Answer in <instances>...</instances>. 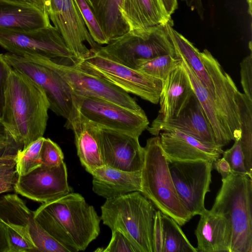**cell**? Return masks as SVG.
Wrapping results in <instances>:
<instances>
[{"label": "cell", "mask_w": 252, "mask_h": 252, "mask_svg": "<svg viewBox=\"0 0 252 252\" xmlns=\"http://www.w3.org/2000/svg\"><path fill=\"white\" fill-rule=\"evenodd\" d=\"M49 103L40 86L11 67L0 122L17 146L24 148L43 137Z\"/></svg>", "instance_id": "cell-1"}, {"label": "cell", "mask_w": 252, "mask_h": 252, "mask_svg": "<svg viewBox=\"0 0 252 252\" xmlns=\"http://www.w3.org/2000/svg\"><path fill=\"white\" fill-rule=\"evenodd\" d=\"M34 212L42 228L70 252L85 250L100 233V217L78 193L42 203Z\"/></svg>", "instance_id": "cell-2"}, {"label": "cell", "mask_w": 252, "mask_h": 252, "mask_svg": "<svg viewBox=\"0 0 252 252\" xmlns=\"http://www.w3.org/2000/svg\"><path fill=\"white\" fill-rule=\"evenodd\" d=\"M154 206L141 192H131L106 199L101 220L111 231L123 233L139 252H154Z\"/></svg>", "instance_id": "cell-3"}, {"label": "cell", "mask_w": 252, "mask_h": 252, "mask_svg": "<svg viewBox=\"0 0 252 252\" xmlns=\"http://www.w3.org/2000/svg\"><path fill=\"white\" fill-rule=\"evenodd\" d=\"M141 170V193L162 213L184 225L192 218L182 205L175 189L159 136L147 139Z\"/></svg>", "instance_id": "cell-4"}, {"label": "cell", "mask_w": 252, "mask_h": 252, "mask_svg": "<svg viewBox=\"0 0 252 252\" xmlns=\"http://www.w3.org/2000/svg\"><path fill=\"white\" fill-rule=\"evenodd\" d=\"M221 181L210 210L230 221L231 252H252V178L231 172Z\"/></svg>", "instance_id": "cell-5"}, {"label": "cell", "mask_w": 252, "mask_h": 252, "mask_svg": "<svg viewBox=\"0 0 252 252\" xmlns=\"http://www.w3.org/2000/svg\"><path fill=\"white\" fill-rule=\"evenodd\" d=\"M167 24L129 31L99 49L111 58L133 69L137 61L140 59L165 55L179 59L169 35Z\"/></svg>", "instance_id": "cell-6"}, {"label": "cell", "mask_w": 252, "mask_h": 252, "mask_svg": "<svg viewBox=\"0 0 252 252\" xmlns=\"http://www.w3.org/2000/svg\"><path fill=\"white\" fill-rule=\"evenodd\" d=\"M73 101L72 114L66 123L78 120L138 137L149 125L143 110H134L101 98L73 94Z\"/></svg>", "instance_id": "cell-7"}, {"label": "cell", "mask_w": 252, "mask_h": 252, "mask_svg": "<svg viewBox=\"0 0 252 252\" xmlns=\"http://www.w3.org/2000/svg\"><path fill=\"white\" fill-rule=\"evenodd\" d=\"M32 56L56 71L73 94L101 98L134 110H143L128 93L84 68L77 59H50Z\"/></svg>", "instance_id": "cell-8"}, {"label": "cell", "mask_w": 252, "mask_h": 252, "mask_svg": "<svg viewBox=\"0 0 252 252\" xmlns=\"http://www.w3.org/2000/svg\"><path fill=\"white\" fill-rule=\"evenodd\" d=\"M99 48L90 49L89 55L79 61L81 66L128 94L153 104L159 102L162 87L161 80L119 63Z\"/></svg>", "instance_id": "cell-9"}, {"label": "cell", "mask_w": 252, "mask_h": 252, "mask_svg": "<svg viewBox=\"0 0 252 252\" xmlns=\"http://www.w3.org/2000/svg\"><path fill=\"white\" fill-rule=\"evenodd\" d=\"M3 57L13 69L28 76L43 90L49 109L67 121L73 110V93L68 84L53 69L32 55L21 56L7 52Z\"/></svg>", "instance_id": "cell-10"}, {"label": "cell", "mask_w": 252, "mask_h": 252, "mask_svg": "<svg viewBox=\"0 0 252 252\" xmlns=\"http://www.w3.org/2000/svg\"><path fill=\"white\" fill-rule=\"evenodd\" d=\"M167 160L182 205L192 217L200 215L206 209L205 198L210 191L213 162L204 160Z\"/></svg>", "instance_id": "cell-11"}, {"label": "cell", "mask_w": 252, "mask_h": 252, "mask_svg": "<svg viewBox=\"0 0 252 252\" xmlns=\"http://www.w3.org/2000/svg\"><path fill=\"white\" fill-rule=\"evenodd\" d=\"M0 46L8 52L50 59H77L59 31L51 24L32 31L0 28Z\"/></svg>", "instance_id": "cell-12"}, {"label": "cell", "mask_w": 252, "mask_h": 252, "mask_svg": "<svg viewBox=\"0 0 252 252\" xmlns=\"http://www.w3.org/2000/svg\"><path fill=\"white\" fill-rule=\"evenodd\" d=\"M0 221L20 235L33 252H70L42 228L34 212L16 194L0 197Z\"/></svg>", "instance_id": "cell-13"}, {"label": "cell", "mask_w": 252, "mask_h": 252, "mask_svg": "<svg viewBox=\"0 0 252 252\" xmlns=\"http://www.w3.org/2000/svg\"><path fill=\"white\" fill-rule=\"evenodd\" d=\"M200 57L211 79L213 100L222 124L232 141L241 137V131L236 101L238 90L231 76L207 49L199 53Z\"/></svg>", "instance_id": "cell-14"}, {"label": "cell", "mask_w": 252, "mask_h": 252, "mask_svg": "<svg viewBox=\"0 0 252 252\" xmlns=\"http://www.w3.org/2000/svg\"><path fill=\"white\" fill-rule=\"evenodd\" d=\"M15 191L34 201L47 203L72 191L67 181L66 164L49 167L41 164L28 174L19 176Z\"/></svg>", "instance_id": "cell-15"}, {"label": "cell", "mask_w": 252, "mask_h": 252, "mask_svg": "<svg viewBox=\"0 0 252 252\" xmlns=\"http://www.w3.org/2000/svg\"><path fill=\"white\" fill-rule=\"evenodd\" d=\"M97 137L104 165L126 172L141 171L145 153L139 137L99 127Z\"/></svg>", "instance_id": "cell-16"}, {"label": "cell", "mask_w": 252, "mask_h": 252, "mask_svg": "<svg viewBox=\"0 0 252 252\" xmlns=\"http://www.w3.org/2000/svg\"><path fill=\"white\" fill-rule=\"evenodd\" d=\"M147 129L154 136L176 129L203 142L217 144L211 126L194 92L177 116L166 121L155 119Z\"/></svg>", "instance_id": "cell-17"}, {"label": "cell", "mask_w": 252, "mask_h": 252, "mask_svg": "<svg viewBox=\"0 0 252 252\" xmlns=\"http://www.w3.org/2000/svg\"><path fill=\"white\" fill-rule=\"evenodd\" d=\"M49 18L61 33L68 48L80 61L86 59L90 53V49L84 42H87L91 48L100 46L90 34L74 0H64L61 12L50 15Z\"/></svg>", "instance_id": "cell-18"}, {"label": "cell", "mask_w": 252, "mask_h": 252, "mask_svg": "<svg viewBox=\"0 0 252 252\" xmlns=\"http://www.w3.org/2000/svg\"><path fill=\"white\" fill-rule=\"evenodd\" d=\"M160 142L167 159L204 160L214 162L223 152L222 147L206 143L176 129L161 132Z\"/></svg>", "instance_id": "cell-19"}, {"label": "cell", "mask_w": 252, "mask_h": 252, "mask_svg": "<svg viewBox=\"0 0 252 252\" xmlns=\"http://www.w3.org/2000/svg\"><path fill=\"white\" fill-rule=\"evenodd\" d=\"M200 216L195 230L197 252H231L233 233L230 221L207 209Z\"/></svg>", "instance_id": "cell-20"}, {"label": "cell", "mask_w": 252, "mask_h": 252, "mask_svg": "<svg viewBox=\"0 0 252 252\" xmlns=\"http://www.w3.org/2000/svg\"><path fill=\"white\" fill-rule=\"evenodd\" d=\"M193 93L189 78L181 61L162 82L159 100L160 108L155 119L166 121L177 116Z\"/></svg>", "instance_id": "cell-21"}, {"label": "cell", "mask_w": 252, "mask_h": 252, "mask_svg": "<svg viewBox=\"0 0 252 252\" xmlns=\"http://www.w3.org/2000/svg\"><path fill=\"white\" fill-rule=\"evenodd\" d=\"M126 172L103 166L93 171V190L106 199L142 191L141 173Z\"/></svg>", "instance_id": "cell-22"}, {"label": "cell", "mask_w": 252, "mask_h": 252, "mask_svg": "<svg viewBox=\"0 0 252 252\" xmlns=\"http://www.w3.org/2000/svg\"><path fill=\"white\" fill-rule=\"evenodd\" d=\"M47 14L37 7L0 0V28L32 31L51 25Z\"/></svg>", "instance_id": "cell-23"}, {"label": "cell", "mask_w": 252, "mask_h": 252, "mask_svg": "<svg viewBox=\"0 0 252 252\" xmlns=\"http://www.w3.org/2000/svg\"><path fill=\"white\" fill-rule=\"evenodd\" d=\"M65 126L74 132L77 155L86 170L91 174L96 169L104 166L97 137V127L78 120L66 123Z\"/></svg>", "instance_id": "cell-24"}, {"label": "cell", "mask_w": 252, "mask_h": 252, "mask_svg": "<svg viewBox=\"0 0 252 252\" xmlns=\"http://www.w3.org/2000/svg\"><path fill=\"white\" fill-rule=\"evenodd\" d=\"M121 13L130 31L173 22L158 0H124Z\"/></svg>", "instance_id": "cell-25"}, {"label": "cell", "mask_w": 252, "mask_h": 252, "mask_svg": "<svg viewBox=\"0 0 252 252\" xmlns=\"http://www.w3.org/2000/svg\"><path fill=\"white\" fill-rule=\"evenodd\" d=\"M189 78L194 94L200 102L211 126L216 144L223 147L228 145L231 139L225 130L217 107L208 90L202 85L185 60L177 54Z\"/></svg>", "instance_id": "cell-26"}, {"label": "cell", "mask_w": 252, "mask_h": 252, "mask_svg": "<svg viewBox=\"0 0 252 252\" xmlns=\"http://www.w3.org/2000/svg\"><path fill=\"white\" fill-rule=\"evenodd\" d=\"M124 0H89L108 41L130 31L121 13Z\"/></svg>", "instance_id": "cell-27"}, {"label": "cell", "mask_w": 252, "mask_h": 252, "mask_svg": "<svg viewBox=\"0 0 252 252\" xmlns=\"http://www.w3.org/2000/svg\"><path fill=\"white\" fill-rule=\"evenodd\" d=\"M236 101L241 131L239 140L246 169L252 178V100L238 91Z\"/></svg>", "instance_id": "cell-28"}, {"label": "cell", "mask_w": 252, "mask_h": 252, "mask_svg": "<svg viewBox=\"0 0 252 252\" xmlns=\"http://www.w3.org/2000/svg\"><path fill=\"white\" fill-rule=\"evenodd\" d=\"M162 248L161 252H197L180 225L172 218L161 212Z\"/></svg>", "instance_id": "cell-29"}, {"label": "cell", "mask_w": 252, "mask_h": 252, "mask_svg": "<svg viewBox=\"0 0 252 252\" xmlns=\"http://www.w3.org/2000/svg\"><path fill=\"white\" fill-rule=\"evenodd\" d=\"M181 60L170 55L137 61L135 69L164 81Z\"/></svg>", "instance_id": "cell-30"}, {"label": "cell", "mask_w": 252, "mask_h": 252, "mask_svg": "<svg viewBox=\"0 0 252 252\" xmlns=\"http://www.w3.org/2000/svg\"><path fill=\"white\" fill-rule=\"evenodd\" d=\"M44 137L39 138L16 154L18 176L26 175L41 165L40 150Z\"/></svg>", "instance_id": "cell-31"}, {"label": "cell", "mask_w": 252, "mask_h": 252, "mask_svg": "<svg viewBox=\"0 0 252 252\" xmlns=\"http://www.w3.org/2000/svg\"><path fill=\"white\" fill-rule=\"evenodd\" d=\"M94 40L99 45L108 43L89 0H74Z\"/></svg>", "instance_id": "cell-32"}, {"label": "cell", "mask_w": 252, "mask_h": 252, "mask_svg": "<svg viewBox=\"0 0 252 252\" xmlns=\"http://www.w3.org/2000/svg\"><path fill=\"white\" fill-rule=\"evenodd\" d=\"M18 178L16 154L0 156V194L13 190Z\"/></svg>", "instance_id": "cell-33"}, {"label": "cell", "mask_w": 252, "mask_h": 252, "mask_svg": "<svg viewBox=\"0 0 252 252\" xmlns=\"http://www.w3.org/2000/svg\"><path fill=\"white\" fill-rule=\"evenodd\" d=\"M63 154L59 145L49 138H44L40 150L42 164L49 167L63 161Z\"/></svg>", "instance_id": "cell-34"}, {"label": "cell", "mask_w": 252, "mask_h": 252, "mask_svg": "<svg viewBox=\"0 0 252 252\" xmlns=\"http://www.w3.org/2000/svg\"><path fill=\"white\" fill-rule=\"evenodd\" d=\"M222 155V158L229 163L231 172L249 176L245 168L244 156L239 139L234 140L233 146L223 151Z\"/></svg>", "instance_id": "cell-35"}, {"label": "cell", "mask_w": 252, "mask_h": 252, "mask_svg": "<svg viewBox=\"0 0 252 252\" xmlns=\"http://www.w3.org/2000/svg\"><path fill=\"white\" fill-rule=\"evenodd\" d=\"M104 252H139L129 240L118 230L112 231V237Z\"/></svg>", "instance_id": "cell-36"}, {"label": "cell", "mask_w": 252, "mask_h": 252, "mask_svg": "<svg viewBox=\"0 0 252 252\" xmlns=\"http://www.w3.org/2000/svg\"><path fill=\"white\" fill-rule=\"evenodd\" d=\"M241 84L244 94L252 100V55L251 53L240 63Z\"/></svg>", "instance_id": "cell-37"}, {"label": "cell", "mask_w": 252, "mask_h": 252, "mask_svg": "<svg viewBox=\"0 0 252 252\" xmlns=\"http://www.w3.org/2000/svg\"><path fill=\"white\" fill-rule=\"evenodd\" d=\"M8 252H33L27 241L18 233L6 225Z\"/></svg>", "instance_id": "cell-38"}, {"label": "cell", "mask_w": 252, "mask_h": 252, "mask_svg": "<svg viewBox=\"0 0 252 252\" xmlns=\"http://www.w3.org/2000/svg\"><path fill=\"white\" fill-rule=\"evenodd\" d=\"M11 67L6 62L3 54L0 53V119L4 103L6 81Z\"/></svg>", "instance_id": "cell-39"}, {"label": "cell", "mask_w": 252, "mask_h": 252, "mask_svg": "<svg viewBox=\"0 0 252 252\" xmlns=\"http://www.w3.org/2000/svg\"><path fill=\"white\" fill-rule=\"evenodd\" d=\"M161 212L156 211L153 232L154 252H161L162 248V225Z\"/></svg>", "instance_id": "cell-40"}, {"label": "cell", "mask_w": 252, "mask_h": 252, "mask_svg": "<svg viewBox=\"0 0 252 252\" xmlns=\"http://www.w3.org/2000/svg\"><path fill=\"white\" fill-rule=\"evenodd\" d=\"M213 167L221 175L222 179L226 178L231 173L229 163L223 158L217 159L213 162Z\"/></svg>", "instance_id": "cell-41"}, {"label": "cell", "mask_w": 252, "mask_h": 252, "mask_svg": "<svg viewBox=\"0 0 252 252\" xmlns=\"http://www.w3.org/2000/svg\"><path fill=\"white\" fill-rule=\"evenodd\" d=\"M13 143V141L5 127L0 122V149L4 150L9 148Z\"/></svg>", "instance_id": "cell-42"}, {"label": "cell", "mask_w": 252, "mask_h": 252, "mask_svg": "<svg viewBox=\"0 0 252 252\" xmlns=\"http://www.w3.org/2000/svg\"><path fill=\"white\" fill-rule=\"evenodd\" d=\"M6 225L0 221V252H8Z\"/></svg>", "instance_id": "cell-43"}, {"label": "cell", "mask_w": 252, "mask_h": 252, "mask_svg": "<svg viewBox=\"0 0 252 252\" xmlns=\"http://www.w3.org/2000/svg\"><path fill=\"white\" fill-rule=\"evenodd\" d=\"M161 6L169 16L175 12L178 8L177 0H158Z\"/></svg>", "instance_id": "cell-44"}, {"label": "cell", "mask_w": 252, "mask_h": 252, "mask_svg": "<svg viewBox=\"0 0 252 252\" xmlns=\"http://www.w3.org/2000/svg\"><path fill=\"white\" fill-rule=\"evenodd\" d=\"M63 1L64 0H50L48 16L60 13L63 8Z\"/></svg>", "instance_id": "cell-45"}, {"label": "cell", "mask_w": 252, "mask_h": 252, "mask_svg": "<svg viewBox=\"0 0 252 252\" xmlns=\"http://www.w3.org/2000/svg\"><path fill=\"white\" fill-rule=\"evenodd\" d=\"M50 0H37L36 6L48 14L49 10Z\"/></svg>", "instance_id": "cell-46"}, {"label": "cell", "mask_w": 252, "mask_h": 252, "mask_svg": "<svg viewBox=\"0 0 252 252\" xmlns=\"http://www.w3.org/2000/svg\"><path fill=\"white\" fill-rule=\"evenodd\" d=\"M11 2L36 6L37 0H6Z\"/></svg>", "instance_id": "cell-47"}, {"label": "cell", "mask_w": 252, "mask_h": 252, "mask_svg": "<svg viewBox=\"0 0 252 252\" xmlns=\"http://www.w3.org/2000/svg\"><path fill=\"white\" fill-rule=\"evenodd\" d=\"M249 4V11L250 15H252V0H247Z\"/></svg>", "instance_id": "cell-48"}]
</instances>
